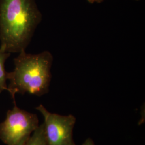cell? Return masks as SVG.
<instances>
[{
    "mask_svg": "<svg viewBox=\"0 0 145 145\" xmlns=\"http://www.w3.org/2000/svg\"><path fill=\"white\" fill-rule=\"evenodd\" d=\"M10 53L6 52L5 47H0V93L8 90L7 85V73L5 71V60L10 57Z\"/></svg>",
    "mask_w": 145,
    "mask_h": 145,
    "instance_id": "5b68a950",
    "label": "cell"
},
{
    "mask_svg": "<svg viewBox=\"0 0 145 145\" xmlns=\"http://www.w3.org/2000/svg\"><path fill=\"white\" fill-rule=\"evenodd\" d=\"M88 2L90 3H93L95 2H96V3H101L104 0H87Z\"/></svg>",
    "mask_w": 145,
    "mask_h": 145,
    "instance_id": "ba28073f",
    "label": "cell"
},
{
    "mask_svg": "<svg viewBox=\"0 0 145 145\" xmlns=\"http://www.w3.org/2000/svg\"><path fill=\"white\" fill-rule=\"evenodd\" d=\"M24 145H48L44 124L38 126Z\"/></svg>",
    "mask_w": 145,
    "mask_h": 145,
    "instance_id": "8992f818",
    "label": "cell"
},
{
    "mask_svg": "<svg viewBox=\"0 0 145 145\" xmlns=\"http://www.w3.org/2000/svg\"><path fill=\"white\" fill-rule=\"evenodd\" d=\"M8 111L5 120L0 124V140L7 145H24L38 127L36 114L18 108L16 104Z\"/></svg>",
    "mask_w": 145,
    "mask_h": 145,
    "instance_id": "3957f363",
    "label": "cell"
},
{
    "mask_svg": "<svg viewBox=\"0 0 145 145\" xmlns=\"http://www.w3.org/2000/svg\"><path fill=\"white\" fill-rule=\"evenodd\" d=\"M82 145H95V144L92 139H91L90 138H88L85 141Z\"/></svg>",
    "mask_w": 145,
    "mask_h": 145,
    "instance_id": "52a82bcc",
    "label": "cell"
},
{
    "mask_svg": "<svg viewBox=\"0 0 145 145\" xmlns=\"http://www.w3.org/2000/svg\"><path fill=\"white\" fill-rule=\"evenodd\" d=\"M36 109L44 118L43 124L48 145H76L72 139V130L76 121L74 116L52 114L42 104Z\"/></svg>",
    "mask_w": 145,
    "mask_h": 145,
    "instance_id": "277c9868",
    "label": "cell"
},
{
    "mask_svg": "<svg viewBox=\"0 0 145 145\" xmlns=\"http://www.w3.org/2000/svg\"><path fill=\"white\" fill-rule=\"evenodd\" d=\"M52 62V55L47 51L37 54L26 53L25 50L19 52L14 59V70L7 73L10 81L7 91L14 104L16 93L40 96L48 92Z\"/></svg>",
    "mask_w": 145,
    "mask_h": 145,
    "instance_id": "7a4b0ae2",
    "label": "cell"
},
{
    "mask_svg": "<svg viewBox=\"0 0 145 145\" xmlns=\"http://www.w3.org/2000/svg\"><path fill=\"white\" fill-rule=\"evenodd\" d=\"M42 15L35 0H0V41L6 52L25 50Z\"/></svg>",
    "mask_w": 145,
    "mask_h": 145,
    "instance_id": "6da1fadb",
    "label": "cell"
},
{
    "mask_svg": "<svg viewBox=\"0 0 145 145\" xmlns=\"http://www.w3.org/2000/svg\"><path fill=\"white\" fill-rule=\"evenodd\" d=\"M135 1H139V0H135Z\"/></svg>",
    "mask_w": 145,
    "mask_h": 145,
    "instance_id": "9c48e42d",
    "label": "cell"
}]
</instances>
